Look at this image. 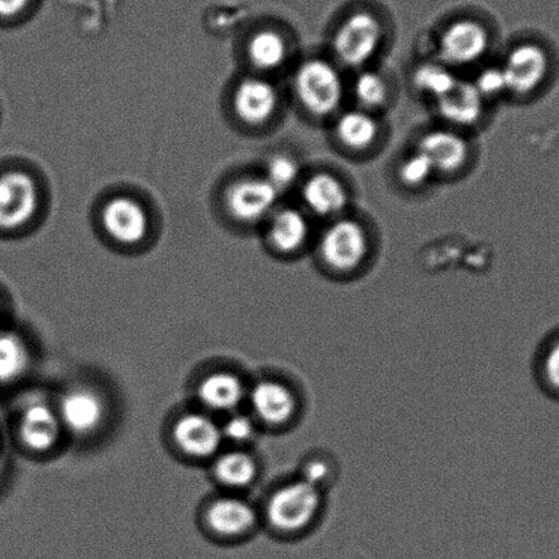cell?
<instances>
[{"label":"cell","mask_w":559,"mask_h":559,"mask_svg":"<svg viewBox=\"0 0 559 559\" xmlns=\"http://www.w3.org/2000/svg\"><path fill=\"white\" fill-rule=\"evenodd\" d=\"M322 507V490L306 480H293L271 493L265 503V519L280 534L296 535L317 521Z\"/></svg>","instance_id":"obj_1"},{"label":"cell","mask_w":559,"mask_h":559,"mask_svg":"<svg viewBox=\"0 0 559 559\" xmlns=\"http://www.w3.org/2000/svg\"><path fill=\"white\" fill-rule=\"evenodd\" d=\"M297 100L317 118L338 112L345 97V84L338 69L322 58H311L297 68L293 78Z\"/></svg>","instance_id":"obj_2"},{"label":"cell","mask_w":559,"mask_h":559,"mask_svg":"<svg viewBox=\"0 0 559 559\" xmlns=\"http://www.w3.org/2000/svg\"><path fill=\"white\" fill-rule=\"evenodd\" d=\"M381 19L369 10H355L341 21L333 35V51L347 68H362L376 58L383 43Z\"/></svg>","instance_id":"obj_3"},{"label":"cell","mask_w":559,"mask_h":559,"mask_svg":"<svg viewBox=\"0 0 559 559\" xmlns=\"http://www.w3.org/2000/svg\"><path fill=\"white\" fill-rule=\"evenodd\" d=\"M367 230L350 218L331 222L319 241V254L323 263L336 274H352L361 267L368 258Z\"/></svg>","instance_id":"obj_4"},{"label":"cell","mask_w":559,"mask_h":559,"mask_svg":"<svg viewBox=\"0 0 559 559\" xmlns=\"http://www.w3.org/2000/svg\"><path fill=\"white\" fill-rule=\"evenodd\" d=\"M491 36L480 21L459 19L452 21L439 36L441 62L453 67H471L486 57Z\"/></svg>","instance_id":"obj_5"},{"label":"cell","mask_w":559,"mask_h":559,"mask_svg":"<svg viewBox=\"0 0 559 559\" xmlns=\"http://www.w3.org/2000/svg\"><path fill=\"white\" fill-rule=\"evenodd\" d=\"M509 94L525 97L545 84L550 72V58L536 43H521L509 51L502 64Z\"/></svg>","instance_id":"obj_6"},{"label":"cell","mask_w":559,"mask_h":559,"mask_svg":"<svg viewBox=\"0 0 559 559\" xmlns=\"http://www.w3.org/2000/svg\"><path fill=\"white\" fill-rule=\"evenodd\" d=\"M39 205L35 179L23 171L0 176V230H14L28 224Z\"/></svg>","instance_id":"obj_7"},{"label":"cell","mask_w":559,"mask_h":559,"mask_svg":"<svg viewBox=\"0 0 559 559\" xmlns=\"http://www.w3.org/2000/svg\"><path fill=\"white\" fill-rule=\"evenodd\" d=\"M173 439L185 455L194 460L214 457L224 442L218 423L198 412H189L178 417L173 427Z\"/></svg>","instance_id":"obj_8"},{"label":"cell","mask_w":559,"mask_h":559,"mask_svg":"<svg viewBox=\"0 0 559 559\" xmlns=\"http://www.w3.org/2000/svg\"><path fill=\"white\" fill-rule=\"evenodd\" d=\"M106 414L105 400L88 388L69 390L58 406L62 427L75 437H88L99 430Z\"/></svg>","instance_id":"obj_9"},{"label":"cell","mask_w":559,"mask_h":559,"mask_svg":"<svg viewBox=\"0 0 559 559\" xmlns=\"http://www.w3.org/2000/svg\"><path fill=\"white\" fill-rule=\"evenodd\" d=\"M280 192L265 178H246L226 192L227 210L233 218L246 224L262 221L273 213Z\"/></svg>","instance_id":"obj_10"},{"label":"cell","mask_w":559,"mask_h":559,"mask_svg":"<svg viewBox=\"0 0 559 559\" xmlns=\"http://www.w3.org/2000/svg\"><path fill=\"white\" fill-rule=\"evenodd\" d=\"M254 419L271 428H281L295 419L298 401L287 384L273 379L260 381L249 393Z\"/></svg>","instance_id":"obj_11"},{"label":"cell","mask_w":559,"mask_h":559,"mask_svg":"<svg viewBox=\"0 0 559 559\" xmlns=\"http://www.w3.org/2000/svg\"><path fill=\"white\" fill-rule=\"evenodd\" d=\"M301 199L309 214L323 219H338L349 204L345 183L334 174L314 173L301 187Z\"/></svg>","instance_id":"obj_12"},{"label":"cell","mask_w":559,"mask_h":559,"mask_svg":"<svg viewBox=\"0 0 559 559\" xmlns=\"http://www.w3.org/2000/svg\"><path fill=\"white\" fill-rule=\"evenodd\" d=\"M102 225L114 240L134 246L144 240L150 229L148 214L130 198H114L102 211Z\"/></svg>","instance_id":"obj_13"},{"label":"cell","mask_w":559,"mask_h":559,"mask_svg":"<svg viewBox=\"0 0 559 559\" xmlns=\"http://www.w3.org/2000/svg\"><path fill=\"white\" fill-rule=\"evenodd\" d=\"M62 428L58 411L46 403L26 405L20 417V439L31 452H50L57 447Z\"/></svg>","instance_id":"obj_14"},{"label":"cell","mask_w":559,"mask_h":559,"mask_svg":"<svg viewBox=\"0 0 559 559\" xmlns=\"http://www.w3.org/2000/svg\"><path fill=\"white\" fill-rule=\"evenodd\" d=\"M205 523L213 534L233 539L249 534L257 526L258 513L246 499L222 497L209 504Z\"/></svg>","instance_id":"obj_15"},{"label":"cell","mask_w":559,"mask_h":559,"mask_svg":"<svg viewBox=\"0 0 559 559\" xmlns=\"http://www.w3.org/2000/svg\"><path fill=\"white\" fill-rule=\"evenodd\" d=\"M417 150L430 159L436 173H457L469 159L468 141L452 129L431 130L423 135Z\"/></svg>","instance_id":"obj_16"},{"label":"cell","mask_w":559,"mask_h":559,"mask_svg":"<svg viewBox=\"0 0 559 559\" xmlns=\"http://www.w3.org/2000/svg\"><path fill=\"white\" fill-rule=\"evenodd\" d=\"M280 105L278 90L269 80L251 78L237 86L235 110L243 122L263 124L270 121Z\"/></svg>","instance_id":"obj_17"},{"label":"cell","mask_w":559,"mask_h":559,"mask_svg":"<svg viewBox=\"0 0 559 559\" xmlns=\"http://www.w3.org/2000/svg\"><path fill=\"white\" fill-rule=\"evenodd\" d=\"M485 99L472 81L457 80L453 88L436 100L439 117L453 127H474L485 112Z\"/></svg>","instance_id":"obj_18"},{"label":"cell","mask_w":559,"mask_h":559,"mask_svg":"<svg viewBox=\"0 0 559 559\" xmlns=\"http://www.w3.org/2000/svg\"><path fill=\"white\" fill-rule=\"evenodd\" d=\"M267 236L276 252L296 253L306 247L311 237V224L301 210L281 209L271 216Z\"/></svg>","instance_id":"obj_19"},{"label":"cell","mask_w":559,"mask_h":559,"mask_svg":"<svg viewBox=\"0 0 559 559\" xmlns=\"http://www.w3.org/2000/svg\"><path fill=\"white\" fill-rule=\"evenodd\" d=\"M246 395L241 379L227 371L210 373L198 386V399L205 408L226 414L236 412Z\"/></svg>","instance_id":"obj_20"},{"label":"cell","mask_w":559,"mask_h":559,"mask_svg":"<svg viewBox=\"0 0 559 559\" xmlns=\"http://www.w3.org/2000/svg\"><path fill=\"white\" fill-rule=\"evenodd\" d=\"M381 127L372 112L358 107L342 112L335 122V135L345 148L356 152L371 148L379 138Z\"/></svg>","instance_id":"obj_21"},{"label":"cell","mask_w":559,"mask_h":559,"mask_svg":"<svg viewBox=\"0 0 559 559\" xmlns=\"http://www.w3.org/2000/svg\"><path fill=\"white\" fill-rule=\"evenodd\" d=\"M258 463L243 450H230L214 461L213 472L219 485L240 490L251 486L258 476Z\"/></svg>","instance_id":"obj_22"},{"label":"cell","mask_w":559,"mask_h":559,"mask_svg":"<svg viewBox=\"0 0 559 559\" xmlns=\"http://www.w3.org/2000/svg\"><path fill=\"white\" fill-rule=\"evenodd\" d=\"M248 56L254 68L271 72L286 62L289 48L284 35L278 31L263 29L252 36L248 45Z\"/></svg>","instance_id":"obj_23"},{"label":"cell","mask_w":559,"mask_h":559,"mask_svg":"<svg viewBox=\"0 0 559 559\" xmlns=\"http://www.w3.org/2000/svg\"><path fill=\"white\" fill-rule=\"evenodd\" d=\"M31 366V352L19 334L0 333V384L20 381Z\"/></svg>","instance_id":"obj_24"},{"label":"cell","mask_w":559,"mask_h":559,"mask_svg":"<svg viewBox=\"0 0 559 559\" xmlns=\"http://www.w3.org/2000/svg\"><path fill=\"white\" fill-rule=\"evenodd\" d=\"M457 80L448 64L442 62L423 63L414 73L415 88L433 100L447 95Z\"/></svg>","instance_id":"obj_25"},{"label":"cell","mask_w":559,"mask_h":559,"mask_svg":"<svg viewBox=\"0 0 559 559\" xmlns=\"http://www.w3.org/2000/svg\"><path fill=\"white\" fill-rule=\"evenodd\" d=\"M353 96L362 110L372 112L386 105L389 86L382 74L373 70H362L353 80Z\"/></svg>","instance_id":"obj_26"},{"label":"cell","mask_w":559,"mask_h":559,"mask_svg":"<svg viewBox=\"0 0 559 559\" xmlns=\"http://www.w3.org/2000/svg\"><path fill=\"white\" fill-rule=\"evenodd\" d=\"M433 174H436V168H433L430 159L419 150L406 156L399 167L400 181L409 188L425 187Z\"/></svg>","instance_id":"obj_27"},{"label":"cell","mask_w":559,"mask_h":559,"mask_svg":"<svg viewBox=\"0 0 559 559\" xmlns=\"http://www.w3.org/2000/svg\"><path fill=\"white\" fill-rule=\"evenodd\" d=\"M300 173V165L292 156L276 155L271 157L264 178L281 193L297 182Z\"/></svg>","instance_id":"obj_28"},{"label":"cell","mask_w":559,"mask_h":559,"mask_svg":"<svg viewBox=\"0 0 559 559\" xmlns=\"http://www.w3.org/2000/svg\"><path fill=\"white\" fill-rule=\"evenodd\" d=\"M222 428L224 441L233 443H247L257 436V425L253 417L243 414H231Z\"/></svg>","instance_id":"obj_29"},{"label":"cell","mask_w":559,"mask_h":559,"mask_svg":"<svg viewBox=\"0 0 559 559\" xmlns=\"http://www.w3.org/2000/svg\"><path fill=\"white\" fill-rule=\"evenodd\" d=\"M476 90L483 96V99H496V97L502 96L504 92H508L507 80H504L503 70L501 67L498 68H486L481 70L475 81Z\"/></svg>","instance_id":"obj_30"},{"label":"cell","mask_w":559,"mask_h":559,"mask_svg":"<svg viewBox=\"0 0 559 559\" xmlns=\"http://www.w3.org/2000/svg\"><path fill=\"white\" fill-rule=\"evenodd\" d=\"M331 469L328 461L322 459H311L307 461L302 469L300 479L306 480L309 485L322 490L324 485L330 480Z\"/></svg>","instance_id":"obj_31"},{"label":"cell","mask_w":559,"mask_h":559,"mask_svg":"<svg viewBox=\"0 0 559 559\" xmlns=\"http://www.w3.org/2000/svg\"><path fill=\"white\" fill-rule=\"evenodd\" d=\"M543 371H545L548 384L559 392V340L554 342L548 350L545 362H543Z\"/></svg>","instance_id":"obj_32"},{"label":"cell","mask_w":559,"mask_h":559,"mask_svg":"<svg viewBox=\"0 0 559 559\" xmlns=\"http://www.w3.org/2000/svg\"><path fill=\"white\" fill-rule=\"evenodd\" d=\"M32 0H0V19L17 17L29 7Z\"/></svg>","instance_id":"obj_33"}]
</instances>
